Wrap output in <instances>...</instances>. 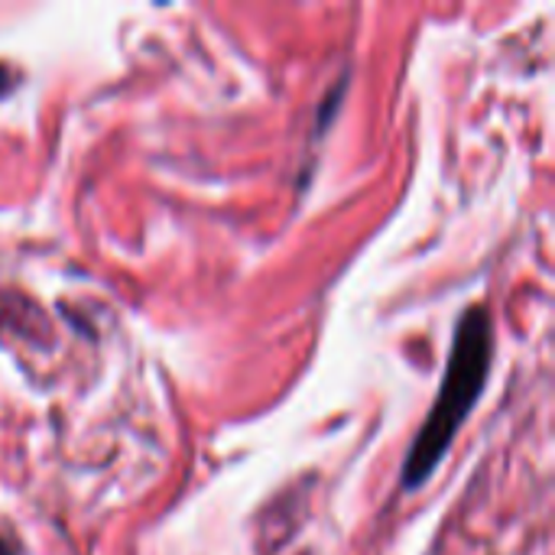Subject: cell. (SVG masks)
<instances>
[{
  "label": "cell",
  "mask_w": 555,
  "mask_h": 555,
  "mask_svg": "<svg viewBox=\"0 0 555 555\" xmlns=\"http://www.w3.org/2000/svg\"><path fill=\"white\" fill-rule=\"evenodd\" d=\"M491 361H494L491 315L485 306H472V309H465V315L455 325L449 367H446L439 397H436V403L403 462V491H416L436 475V468L449 455L459 429L465 426L468 413L475 410V403L485 393Z\"/></svg>",
  "instance_id": "cell-1"
},
{
  "label": "cell",
  "mask_w": 555,
  "mask_h": 555,
  "mask_svg": "<svg viewBox=\"0 0 555 555\" xmlns=\"http://www.w3.org/2000/svg\"><path fill=\"white\" fill-rule=\"evenodd\" d=\"M13 88H16V75L7 65H0V98H7Z\"/></svg>",
  "instance_id": "cell-2"
},
{
  "label": "cell",
  "mask_w": 555,
  "mask_h": 555,
  "mask_svg": "<svg viewBox=\"0 0 555 555\" xmlns=\"http://www.w3.org/2000/svg\"><path fill=\"white\" fill-rule=\"evenodd\" d=\"M0 555H16V553H13V546H10V543H7L3 537H0Z\"/></svg>",
  "instance_id": "cell-3"
}]
</instances>
